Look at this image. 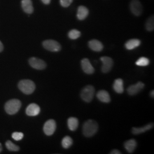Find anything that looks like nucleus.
Segmentation results:
<instances>
[{"label": "nucleus", "instance_id": "nucleus-1", "mask_svg": "<svg viewBox=\"0 0 154 154\" xmlns=\"http://www.w3.org/2000/svg\"><path fill=\"white\" fill-rule=\"evenodd\" d=\"M83 134L85 137L90 138L94 136L98 130V125L94 120L89 119L83 125Z\"/></svg>", "mask_w": 154, "mask_h": 154}, {"label": "nucleus", "instance_id": "nucleus-2", "mask_svg": "<svg viewBox=\"0 0 154 154\" xmlns=\"http://www.w3.org/2000/svg\"><path fill=\"white\" fill-rule=\"evenodd\" d=\"M18 87L23 93L29 95L34 91L35 85L33 81L30 79H23L19 82Z\"/></svg>", "mask_w": 154, "mask_h": 154}, {"label": "nucleus", "instance_id": "nucleus-3", "mask_svg": "<svg viewBox=\"0 0 154 154\" xmlns=\"http://www.w3.org/2000/svg\"><path fill=\"white\" fill-rule=\"evenodd\" d=\"M21 107V102L20 100L13 99L8 100L5 105V110L7 114L14 115L18 112Z\"/></svg>", "mask_w": 154, "mask_h": 154}, {"label": "nucleus", "instance_id": "nucleus-4", "mask_svg": "<svg viewBox=\"0 0 154 154\" xmlns=\"http://www.w3.org/2000/svg\"><path fill=\"white\" fill-rule=\"evenodd\" d=\"M95 88L91 85H88L83 88L81 93V97L85 102H90L94 98Z\"/></svg>", "mask_w": 154, "mask_h": 154}, {"label": "nucleus", "instance_id": "nucleus-5", "mask_svg": "<svg viewBox=\"0 0 154 154\" xmlns=\"http://www.w3.org/2000/svg\"><path fill=\"white\" fill-rule=\"evenodd\" d=\"M42 45L45 49L52 52H58L61 50L60 43L53 39L45 40L42 42Z\"/></svg>", "mask_w": 154, "mask_h": 154}, {"label": "nucleus", "instance_id": "nucleus-6", "mask_svg": "<svg viewBox=\"0 0 154 154\" xmlns=\"http://www.w3.org/2000/svg\"><path fill=\"white\" fill-rule=\"evenodd\" d=\"M130 8L132 14L136 16H140L143 13V6L139 0H131Z\"/></svg>", "mask_w": 154, "mask_h": 154}, {"label": "nucleus", "instance_id": "nucleus-7", "mask_svg": "<svg viewBox=\"0 0 154 154\" xmlns=\"http://www.w3.org/2000/svg\"><path fill=\"white\" fill-rule=\"evenodd\" d=\"M29 63L33 69L36 70H44L46 67V63L44 60L35 57L30 58L29 60Z\"/></svg>", "mask_w": 154, "mask_h": 154}, {"label": "nucleus", "instance_id": "nucleus-8", "mask_svg": "<svg viewBox=\"0 0 154 154\" xmlns=\"http://www.w3.org/2000/svg\"><path fill=\"white\" fill-rule=\"evenodd\" d=\"M56 123L53 119H49L46 122L44 126V133L48 136L52 135L56 130Z\"/></svg>", "mask_w": 154, "mask_h": 154}, {"label": "nucleus", "instance_id": "nucleus-9", "mask_svg": "<svg viewBox=\"0 0 154 154\" xmlns=\"http://www.w3.org/2000/svg\"><path fill=\"white\" fill-rule=\"evenodd\" d=\"M100 61H102L103 65L102 67V72L103 73H107L110 72L112 69V67L113 66V61L112 58H111L109 57H102L100 58Z\"/></svg>", "mask_w": 154, "mask_h": 154}, {"label": "nucleus", "instance_id": "nucleus-10", "mask_svg": "<svg viewBox=\"0 0 154 154\" xmlns=\"http://www.w3.org/2000/svg\"><path fill=\"white\" fill-rule=\"evenodd\" d=\"M144 88V84L142 82H138L135 85H131L127 88V93L130 95H134L139 93Z\"/></svg>", "mask_w": 154, "mask_h": 154}, {"label": "nucleus", "instance_id": "nucleus-11", "mask_svg": "<svg viewBox=\"0 0 154 154\" xmlns=\"http://www.w3.org/2000/svg\"><path fill=\"white\" fill-rule=\"evenodd\" d=\"M81 66L83 71L88 74H92L94 72V68L88 58L82 60Z\"/></svg>", "mask_w": 154, "mask_h": 154}, {"label": "nucleus", "instance_id": "nucleus-12", "mask_svg": "<svg viewBox=\"0 0 154 154\" xmlns=\"http://www.w3.org/2000/svg\"><path fill=\"white\" fill-rule=\"evenodd\" d=\"M40 107L35 103H31L28 106L26 109V114L28 116H34L38 115L40 112Z\"/></svg>", "mask_w": 154, "mask_h": 154}, {"label": "nucleus", "instance_id": "nucleus-13", "mask_svg": "<svg viewBox=\"0 0 154 154\" xmlns=\"http://www.w3.org/2000/svg\"><path fill=\"white\" fill-rule=\"evenodd\" d=\"M88 47L94 51L100 52L103 49V45L97 39H93L88 42Z\"/></svg>", "mask_w": 154, "mask_h": 154}, {"label": "nucleus", "instance_id": "nucleus-14", "mask_svg": "<svg viewBox=\"0 0 154 154\" xmlns=\"http://www.w3.org/2000/svg\"><path fill=\"white\" fill-rule=\"evenodd\" d=\"M21 6L23 11L27 14H32L34 11L33 2L32 0H22Z\"/></svg>", "mask_w": 154, "mask_h": 154}, {"label": "nucleus", "instance_id": "nucleus-15", "mask_svg": "<svg viewBox=\"0 0 154 154\" xmlns=\"http://www.w3.org/2000/svg\"><path fill=\"white\" fill-rule=\"evenodd\" d=\"M88 9L84 6H79L78 8L77 16L79 20H84L88 16Z\"/></svg>", "mask_w": 154, "mask_h": 154}, {"label": "nucleus", "instance_id": "nucleus-16", "mask_svg": "<svg viewBox=\"0 0 154 154\" xmlns=\"http://www.w3.org/2000/svg\"><path fill=\"white\" fill-rule=\"evenodd\" d=\"M125 148L128 153H132L137 146V142L134 139H130L124 143Z\"/></svg>", "mask_w": 154, "mask_h": 154}, {"label": "nucleus", "instance_id": "nucleus-17", "mask_svg": "<svg viewBox=\"0 0 154 154\" xmlns=\"http://www.w3.org/2000/svg\"><path fill=\"white\" fill-rule=\"evenodd\" d=\"M98 99L102 102L103 103H109L111 101L109 93L105 90H100L97 94Z\"/></svg>", "mask_w": 154, "mask_h": 154}, {"label": "nucleus", "instance_id": "nucleus-18", "mask_svg": "<svg viewBox=\"0 0 154 154\" xmlns=\"http://www.w3.org/2000/svg\"><path fill=\"white\" fill-rule=\"evenodd\" d=\"M154 127V124L153 123H149L144 126L142 127H139V128H136L134 127L132 128V133L134 135H138L140 134L143 132H146L149 130H150L152 129Z\"/></svg>", "mask_w": 154, "mask_h": 154}, {"label": "nucleus", "instance_id": "nucleus-19", "mask_svg": "<svg viewBox=\"0 0 154 154\" xmlns=\"http://www.w3.org/2000/svg\"><path fill=\"white\" fill-rule=\"evenodd\" d=\"M113 88L116 93L122 94L124 91V86H123V81L121 78H118L114 81L113 84Z\"/></svg>", "mask_w": 154, "mask_h": 154}, {"label": "nucleus", "instance_id": "nucleus-20", "mask_svg": "<svg viewBox=\"0 0 154 154\" xmlns=\"http://www.w3.org/2000/svg\"><path fill=\"white\" fill-rule=\"evenodd\" d=\"M141 44V42L138 39H131L127 41L125 44V47L127 50H133L138 46Z\"/></svg>", "mask_w": 154, "mask_h": 154}, {"label": "nucleus", "instance_id": "nucleus-21", "mask_svg": "<svg viewBox=\"0 0 154 154\" xmlns=\"http://www.w3.org/2000/svg\"><path fill=\"white\" fill-rule=\"evenodd\" d=\"M79 122L78 119L75 117H70L67 120V126L70 130L72 131H75L78 127Z\"/></svg>", "mask_w": 154, "mask_h": 154}, {"label": "nucleus", "instance_id": "nucleus-22", "mask_svg": "<svg viewBox=\"0 0 154 154\" xmlns=\"http://www.w3.org/2000/svg\"><path fill=\"white\" fill-rule=\"evenodd\" d=\"M73 143L72 139L69 136H66L62 140V146L64 149H69L72 146Z\"/></svg>", "mask_w": 154, "mask_h": 154}, {"label": "nucleus", "instance_id": "nucleus-23", "mask_svg": "<svg viewBox=\"0 0 154 154\" xmlns=\"http://www.w3.org/2000/svg\"><path fill=\"white\" fill-rule=\"evenodd\" d=\"M146 28L147 30L149 32H152L154 29V15L151 16L147 20L146 23Z\"/></svg>", "mask_w": 154, "mask_h": 154}, {"label": "nucleus", "instance_id": "nucleus-24", "mask_svg": "<svg viewBox=\"0 0 154 154\" xmlns=\"http://www.w3.org/2000/svg\"><path fill=\"white\" fill-rule=\"evenodd\" d=\"M5 145L7 149L11 151H18L20 150V147L14 144L11 140H7Z\"/></svg>", "mask_w": 154, "mask_h": 154}, {"label": "nucleus", "instance_id": "nucleus-25", "mask_svg": "<svg viewBox=\"0 0 154 154\" xmlns=\"http://www.w3.org/2000/svg\"><path fill=\"white\" fill-rule=\"evenodd\" d=\"M136 65L139 66H148L149 63V59L146 57H140L139 58L136 62Z\"/></svg>", "mask_w": 154, "mask_h": 154}, {"label": "nucleus", "instance_id": "nucleus-26", "mask_svg": "<svg viewBox=\"0 0 154 154\" xmlns=\"http://www.w3.org/2000/svg\"><path fill=\"white\" fill-rule=\"evenodd\" d=\"M68 36L72 39H76L80 37L81 32L76 29H72L68 33Z\"/></svg>", "mask_w": 154, "mask_h": 154}, {"label": "nucleus", "instance_id": "nucleus-27", "mask_svg": "<svg viewBox=\"0 0 154 154\" xmlns=\"http://www.w3.org/2000/svg\"><path fill=\"white\" fill-rule=\"evenodd\" d=\"M23 134L22 132H13L11 135L12 138L14 139L16 141H19L22 140V138H23Z\"/></svg>", "mask_w": 154, "mask_h": 154}, {"label": "nucleus", "instance_id": "nucleus-28", "mask_svg": "<svg viewBox=\"0 0 154 154\" xmlns=\"http://www.w3.org/2000/svg\"><path fill=\"white\" fill-rule=\"evenodd\" d=\"M73 0H60V4L64 8L69 7L72 4Z\"/></svg>", "mask_w": 154, "mask_h": 154}, {"label": "nucleus", "instance_id": "nucleus-29", "mask_svg": "<svg viewBox=\"0 0 154 154\" xmlns=\"http://www.w3.org/2000/svg\"><path fill=\"white\" fill-rule=\"evenodd\" d=\"M111 154H121L122 153L118 149H113L110 152Z\"/></svg>", "mask_w": 154, "mask_h": 154}, {"label": "nucleus", "instance_id": "nucleus-30", "mask_svg": "<svg viewBox=\"0 0 154 154\" xmlns=\"http://www.w3.org/2000/svg\"><path fill=\"white\" fill-rule=\"evenodd\" d=\"M41 1L45 5H49L51 2V0H41Z\"/></svg>", "mask_w": 154, "mask_h": 154}, {"label": "nucleus", "instance_id": "nucleus-31", "mask_svg": "<svg viewBox=\"0 0 154 154\" xmlns=\"http://www.w3.org/2000/svg\"><path fill=\"white\" fill-rule=\"evenodd\" d=\"M3 50H4V45L1 42V41H0V53L2 52L3 51Z\"/></svg>", "mask_w": 154, "mask_h": 154}, {"label": "nucleus", "instance_id": "nucleus-32", "mask_svg": "<svg viewBox=\"0 0 154 154\" xmlns=\"http://www.w3.org/2000/svg\"><path fill=\"white\" fill-rule=\"evenodd\" d=\"M150 95H151V97L152 98H154V90H152L151 91V93H150Z\"/></svg>", "mask_w": 154, "mask_h": 154}, {"label": "nucleus", "instance_id": "nucleus-33", "mask_svg": "<svg viewBox=\"0 0 154 154\" xmlns=\"http://www.w3.org/2000/svg\"><path fill=\"white\" fill-rule=\"evenodd\" d=\"M2 150V144H1V143H0V153L1 152Z\"/></svg>", "mask_w": 154, "mask_h": 154}]
</instances>
